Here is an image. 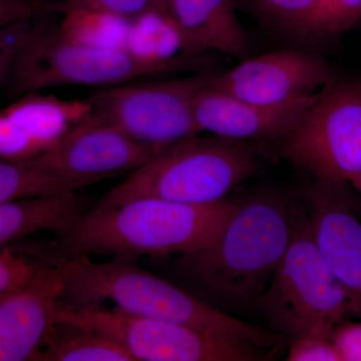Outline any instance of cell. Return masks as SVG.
Instances as JSON below:
<instances>
[{
	"mask_svg": "<svg viewBox=\"0 0 361 361\" xmlns=\"http://www.w3.org/2000/svg\"><path fill=\"white\" fill-rule=\"evenodd\" d=\"M237 205L238 202L225 199L190 205L145 197L111 208L92 206L56 233L58 239L49 250L25 252L47 263L80 255L134 260L147 255H186L211 245Z\"/></svg>",
	"mask_w": 361,
	"mask_h": 361,
	"instance_id": "1",
	"label": "cell"
},
{
	"mask_svg": "<svg viewBox=\"0 0 361 361\" xmlns=\"http://www.w3.org/2000/svg\"><path fill=\"white\" fill-rule=\"evenodd\" d=\"M298 217L288 197L259 191L238 202L211 245L183 255L182 269L218 310L256 307L290 245Z\"/></svg>",
	"mask_w": 361,
	"mask_h": 361,
	"instance_id": "2",
	"label": "cell"
},
{
	"mask_svg": "<svg viewBox=\"0 0 361 361\" xmlns=\"http://www.w3.org/2000/svg\"><path fill=\"white\" fill-rule=\"evenodd\" d=\"M65 284L68 302L97 305L111 301L130 314L180 323L231 336L266 349L283 345L285 337L273 330L233 317L176 285L142 269L134 259L113 257L96 262L80 255L54 261Z\"/></svg>",
	"mask_w": 361,
	"mask_h": 361,
	"instance_id": "3",
	"label": "cell"
},
{
	"mask_svg": "<svg viewBox=\"0 0 361 361\" xmlns=\"http://www.w3.org/2000/svg\"><path fill=\"white\" fill-rule=\"evenodd\" d=\"M258 168L257 158L242 142L198 135L156 152L94 207L111 208L145 197L190 205L217 203Z\"/></svg>",
	"mask_w": 361,
	"mask_h": 361,
	"instance_id": "4",
	"label": "cell"
},
{
	"mask_svg": "<svg viewBox=\"0 0 361 361\" xmlns=\"http://www.w3.org/2000/svg\"><path fill=\"white\" fill-rule=\"evenodd\" d=\"M287 339H331L339 323L361 310L316 246L306 215L299 214L290 245L256 307Z\"/></svg>",
	"mask_w": 361,
	"mask_h": 361,
	"instance_id": "5",
	"label": "cell"
},
{
	"mask_svg": "<svg viewBox=\"0 0 361 361\" xmlns=\"http://www.w3.org/2000/svg\"><path fill=\"white\" fill-rule=\"evenodd\" d=\"M58 322L106 334L134 361H266L278 349H266L235 337L210 334L180 323L130 314L116 308L63 301Z\"/></svg>",
	"mask_w": 361,
	"mask_h": 361,
	"instance_id": "6",
	"label": "cell"
},
{
	"mask_svg": "<svg viewBox=\"0 0 361 361\" xmlns=\"http://www.w3.org/2000/svg\"><path fill=\"white\" fill-rule=\"evenodd\" d=\"M217 73L157 82H126L89 97L92 116L155 152L202 134L195 116L199 94Z\"/></svg>",
	"mask_w": 361,
	"mask_h": 361,
	"instance_id": "7",
	"label": "cell"
},
{
	"mask_svg": "<svg viewBox=\"0 0 361 361\" xmlns=\"http://www.w3.org/2000/svg\"><path fill=\"white\" fill-rule=\"evenodd\" d=\"M123 49L75 42L54 26L33 25L6 90L16 97L68 85L110 87L164 75Z\"/></svg>",
	"mask_w": 361,
	"mask_h": 361,
	"instance_id": "8",
	"label": "cell"
},
{
	"mask_svg": "<svg viewBox=\"0 0 361 361\" xmlns=\"http://www.w3.org/2000/svg\"><path fill=\"white\" fill-rule=\"evenodd\" d=\"M277 154L316 180L353 184L361 173V80L325 85Z\"/></svg>",
	"mask_w": 361,
	"mask_h": 361,
	"instance_id": "9",
	"label": "cell"
},
{
	"mask_svg": "<svg viewBox=\"0 0 361 361\" xmlns=\"http://www.w3.org/2000/svg\"><path fill=\"white\" fill-rule=\"evenodd\" d=\"M155 153L92 114L32 160L47 172L90 186L135 171Z\"/></svg>",
	"mask_w": 361,
	"mask_h": 361,
	"instance_id": "10",
	"label": "cell"
},
{
	"mask_svg": "<svg viewBox=\"0 0 361 361\" xmlns=\"http://www.w3.org/2000/svg\"><path fill=\"white\" fill-rule=\"evenodd\" d=\"M334 80L329 63L317 54L283 49L242 59L222 75H216L215 89L244 101L281 104L314 96Z\"/></svg>",
	"mask_w": 361,
	"mask_h": 361,
	"instance_id": "11",
	"label": "cell"
},
{
	"mask_svg": "<svg viewBox=\"0 0 361 361\" xmlns=\"http://www.w3.org/2000/svg\"><path fill=\"white\" fill-rule=\"evenodd\" d=\"M306 205L318 250L361 310V222L348 183L315 179Z\"/></svg>",
	"mask_w": 361,
	"mask_h": 361,
	"instance_id": "12",
	"label": "cell"
},
{
	"mask_svg": "<svg viewBox=\"0 0 361 361\" xmlns=\"http://www.w3.org/2000/svg\"><path fill=\"white\" fill-rule=\"evenodd\" d=\"M63 297V278L49 263L25 286L0 295V361H37Z\"/></svg>",
	"mask_w": 361,
	"mask_h": 361,
	"instance_id": "13",
	"label": "cell"
},
{
	"mask_svg": "<svg viewBox=\"0 0 361 361\" xmlns=\"http://www.w3.org/2000/svg\"><path fill=\"white\" fill-rule=\"evenodd\" d=\"M90 116L87 99H61L44 92L21 94L0 110V159L37 158Z\"/></svg>",
	"mask_w": 361,
	"mask_h": 361,
	"instance_id": "14",
	"label": "cell"
},
{
	"mask_svg": "<svg viewBox=\"0 0 361 361\" xmlns=\"http://www.w3.org/2000/svg\"><path fill=\"white\" fill-rule=\"evenodd\" d=\"M316 94L281 104H255L211 84L199 94L195 116L202 132L215 137L237 142H280L300 122Z\"/></svg>",
	"mask_w": 361,
	"mask_h": 361,
	"instance_id": "15",
	"label": "cell"
},
{
	"mask_svg": "<svg viewBox=\"0 0 361 361\" xmlns=\"http://www.w3.org/2000/svg\"><path fill=\"white\" fill-rule=\"evenodd\" d=\"M169 13L189 56L217 51L241 61L248 56V35L233 0H171Z\"/></svg>",
	"mask_w": 361,
	"mask_h": 361,
	"instance_id": "16",
	"label": "cell"
},
{
	"mask_svg": "<svg viewBox=\"0 0 361 361\" xmlns=\"http://www.w3.org/2000/svg\"><path fill=\"white\" fill-rule=\"evenodd\" d=\"M90 207L78 191L2 202L0 247L44 230L61 232Z\"/></svg>",
	"mask_w": 361,
	"mask_h": 361,
	"instance_id": "17",
	"label": "cell"
},
{
	"mask_svg": "<svg viewBox=\"0 0 361 361\" xmlns=\"http://www.w3.org/2000/svg\"><path fill=\"white\" fill-rule=\"evenodd\" d=\"M125 49L165 73L193 68L197 58L185 51L182 37L170 13L153 6L130 18Z\"/></svg>",
	"mask_w": 361,
	"mask_h": 361,
	"instance_id": "18",
	"label": "cell"
},
{
	"mask_svg": "<svg viewBox=\"0 0 361 361\" xmlns=\"http://www.w3.org/2000/svg\"><path fill=\"white\" fill-rule=\"evenodd\" d=\"M47 11L59 13L56 28L68 39L92 47L126 51L130 18L63 2L47 6Z\"/></svg>",
	"mask_w": 361,
	"mask_h": 361,
	"instance_id": "19",
	"label": "cell"
},
{
	"mask_svg": "<svg viewBox=\"0 0 361 361\" xmlns=\"http://www.w3.org/2000/svg\"><path fill=\"white\" fill-rule=\"evenodd\" d=\"M37 361H134L118 342L96 330L56 323Z\"/></svg>",
	"mask_w": 361,
	"mask_h": 361,
	"instance_id": "20",
	"label": "cell"
},
{
	"mask_svg": "<svg viewBox=\"0 0 361 361\" xmlns=\"http://www.w3.org/2000/svg\"><path fill=\"white\" fill-rule=\"evenodd\" d=\"M87 187L80 180L66 179L39 167L35 161L0 159V203L25 198L80 191Z\"/></svg>",
	"mask_w": 361,
	"mask_h": 361,
	"instance_id": "21",
	"label": "cell"
},
{
	"mask_svg": "<svg viewBox=\"0 0 361 361\" xmlns=\"http://www.w3.org/2000/svg\"><path fill=\"white\" fill-rule=\"evenodd\" d=\"M271 25L290 35L316 37L323 0H250Z\"/></svg>",
	"mask_w": 361,
	"mask_h": 361,
	"instance_id": "22",
	"label": "cell"
},
{
	"mask_svg": "<svg viewBox=\"0 0 361 361\" xmlns=\"http://www.w3.org/2000/svg\"><path fill=\"white\" fill-rule=\"evenodd\" d=\"M44 264L16 247H0V295L25 286Z\"/></svg>",
	"mask_w": 361,
	"mask_h": 361,
	"instance_id": "23",
	"label": "cell"
},
{
	"mask_svg": "<svg viewBox=\"0 0 361 361\" xmlns=\"http://www.w3.org/2000/svg\"><path fill=\"white\" fill-rule=\"evenodd\" d=\"M361 21V0H323L316 37L341 35Z\"/></svg>",
	"mask_w": 361,
	"mask_h": 361,
	"instance_id": "24",
	"label": "cell"
},
{
	"mask_svg": "<svg viewBox=\"0 0 361 361\" xmlns=\"http://www.w3.org/2000/svg\"><path fill=\"white\" fill-rule=\"evenodd\" d=\"M33 25V20H25L0 28V90L6 89L8 84Z\"/></svg>",
	"mask_w": 361,
	"mask_h": 361,
	"instance_id": "25",
	"label": "cell"
},
{
	"mask_svg": "<svg viewBox=\"0 0 361 361\" xmlns=\"http://www.w3.org/2000/svg\"><path fill=\"white\" fill-rule=\"evenodd\" d=\"M289 361H341L336 346L327 337L308 336L287 339Z\"/></svg>",
	"mask_w": 361,
	"mask_h": 361,
	"instance_id": "26",
	"label": "cell"
},
{
	"mask_svg": "<svg viewBox=\"0 0 361 361\" xmlns=\"http://www.w3.org/2000/svg\"><path fill=\"white\" fill-rule=\"evenodd\" d=\"M341 361H361V322L344 320L331 336Z\"/></svg>",
	"mask_w": 361,
	"mask_h": 361,
	"instance_id": "27",
	"label": "cell"
},
{
	"mask_svg": "<svg viewBox=\"0 0 361 361\" xmlns=\"http://www.w3.org/2000/svg\"><path fill=\"white\" fill-rule=\"evenodd\" d=\"M61 2L68 6L106 11L129 18L152 7L149 0H61Z\"/></svg>",
	"mask_w": 361,
	"mask_h": 361,
	"instance_id": "28",
	"label": "cell"
},
{
	"mask_svg": "<svg viewBox=\"0 0 361 361\" xmlns=\"http://www.w3.org/2000/svg\"><path fill=\"white\" fill-rule=\"evenodd\" d=\"M44 11L45 6L35 0H0V28L21 20H35Z\"/></svg>",
	"mask_w": 361,
	"mask_h": 361,
	"instance_id": "29",
	"label": "cell"
},
{
	"mask_svg": "<svg viewBox=\"0 0 361 361\" xmlns=\"http://www.w3.org/2000/svg\"><path fill=\"white\" fill-rule=\"evenodd\" d=\"M171 0H149V4L156 8L161 9V11H168L169 6H170Z\"/></svg>",
	"mask_w": 361,
	"mask_h": 361,
	"instance_id": "30",
	"label": "cell"
},
{
	"mask_svg": "<svg viewBox=\"0 0 361 361\" xmlns=\"http://www.w3.org/2000/svg\"><path fill=\"white\" fill-rule=\"evenodd\" d=\"M353 185L355 187V189L357 190L361 198V173L357 176V178L353 180Z\"/></svg>",
	"mask_w": 361,
	"mask_h": 361,
	"instance_id": "31",
	"label": "cell"
}]
</instances>
